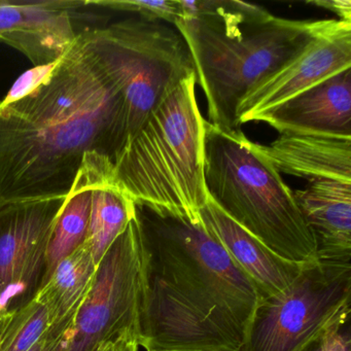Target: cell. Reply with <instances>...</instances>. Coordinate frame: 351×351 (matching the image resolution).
<instances>
[{"mask_svg":"<svg viewBox=\"0 0 351 351\" xmlns=\"http://www.w3.org/2000/svg\"><path fill=\"white\" fill-rule=\"evenodd\" d=\"M141 260L137 344L147 351H240L263 299L201 219L135 203Z\"/></svg>","mask_w":351,"mask_h":351,"instance_id":"cell-1","label":"cell"},{"mask_svg":"<svg viewBox=\"0 0 351 351\" xmlns=\"http://www.w3.org/2000/svg\"><path fill=\"white\" fill-rule=\"evenodd\" d=\"M126 143L122 95L77 34L44 85L0 106V205L67 197L89 154L114 164Z\"/></svg>","mask_w":351,"mask_h":351,"instance_id":"cell-2","label":"cell"},{"mask_svg":"<svg viewBox=\"0 0 351 351\" xmlns=\"http://www.w3.org/2000/svg\"><path fill=\"white\" fill-rule=\"evenodd\" d=\"M176 24L207 100L208 123L241 130L237 112L246 94L299 54L328 20L299 21L235 0H178Z\"/></svg>","mask_w":351,"mask_h":351,"instance_id":"cell-3","label":"cell"},{"mask_svg":"<svg viewBox=\"0 0 351 351\" xmlns=\"http://www.w3.org/2000/svg\"><path fill=\"white\" fill-rule=\"evenodd\" d=\"M196 75L184 80L147 119L112 164L110 182L135 203L193 221L209 197L205 186L206 122Z\"/></svg>","mask_w":351,"mask_h":351,"instance_id":"cell-4","label":"cell"},{"mask_svg":"<svg viewBox=\"0 0 351 351\" xmlns=\"http://www.w3.org/2000/svg\"><path fill=\"white\" fill-rule=\"evenodd\" d=\"M242 130L206 122L204 178L209 199L232 221L291 262L316 261V246L293 191L252 149Z\"/></svg>","mask_w":351,"mask_h":351,"instance_id":"cell-5","label":"cell"},{"mask_svg":"<svg viewBox=\"0 0 351 351\" xmlns=\"http://www.w3.org/2000/svg\"><path fill=\"white\" fill-rule=\"evenodd\" d=\"M80 34L122 95L127 143L195 73L188 46L171 24L129 18Z\"/></svg>","mask_w":351,"mask_h":351,"instance_id":"cell-6","label":"cell"},{"mask_svg":"<svg viewBox=\"0 0 351 351\" xmlns=\"http://www.w3.org/2000/svg\"><path fill=\"white\" fill-rule=\"evenodd\" d=\"M351 265L306 263L283 291L258 302L240 351H299L349 322Z\"/></svg>","mask_w":351,"mask_h":351,"instance_id":"cell-7","label":"cell"},{"mask_svg":"<svg viewBox=\"0 0 351 351\" xmlns=\"http://www.w3.org/2000/svg\"><path fill=\"white\" fill-rule=\"evenodd\" d=\"M141 260L134 217L100 261L87 299L67 335L66 351H95L104 341L132 334L138 341Z\"/></svg>","mask_w":351,"mask_h":351,"instance_id":"cell-8","label":"cell"},{"mask_svg":"<svg viewBox=\"0 0 351 351\" xmlns=\"http://www.w3.org/2000/svg\"><path fill=\"white\" fill-rule=\"evenodd\" d=\"M61 198L0 205V315L21 309L44 285L47 252Z\"/></svg>","mask_w":351,"mask_h":351,"instance_id":"cell-9","label":"cell"},{"mask_svg":"<svg viewBox=\"0 0 351 351\" xmlns=\"http://www.w3.org/2000/svg\"><path fill=\"white\" fill-rule=\"evenodd\" d=\"M351 69V23L328 20L309 44L252 88L238 108L240 124L258 117L328 77Z\"/></svg>","mask_w":351,"mask_h":351,"instance_id":"cell-10","label":"cell"},{"mask_svg":"<svg viewBox=\"0 0 351 351\" xmlns=\"http://www.w3.org/2000/svg\"><path fill=\"white\" fill-rule=\"evenodd\" d=\"M85 1L0 0V40L34 65L60 59L77 38L71 12Z\"/></svg>","mask_w":351,"mask_h":351,"instance_id":"cell-11","label":"cell"},{"mask_svg":"<svg viewBox=\"0 0 351 351\" xmlns=\"http://www.w3.org/2000/svg\"><path fill=\"white\" fill-rule=\"evenodd\" d=\"M280 134L351 139V69L340 71L258 117Z\"/></svg>","mask_w":351,"mask_h":351,"instance_id":"cell-12","label":"cell"},{"mask_svg":"<svg viewBox=\"0 0 351 351\" xmlns=\"http://www.w3.org/2000/svg\"><path fill=\"white\" fill-rule=\"evenodd\" d=\"M316 246V260L351 265V182L311 180L293 192Z\"/></svg>","mask_w":351,"mask_h":351,"instance_id":"cell-13","label":"cell"},{"mask_svg":"<svg viewBox=\"0 0 351 351\" xmlns=\"http://www.w3.org/2000/svg\"><path fill=\"white\" fill-rule=\"evenodd\" d=\"M203 225L219 240L237 266L256 283L263 298L289 287L304 265L291 262L232 221L210 199L200 210Z\"/></svg>","mask_w":351,"mask_h":351,"instance_id":"cell-14","label":"cell"},{"mask_svg":"<svg viewBox=\"0 0 351 351\" xmlns=\"http://www.w3.org/2000/svg\"><path fill=\"white\" fill-rule=\"evenodd\" d=\"M252 151L280 173L308 182H351V139L280 134L269 145L250 143Z\"/></svg>","mask_w":351,"mask_h":351,"instance_id":"cell-15","label":"cell"},{"mask_svg":"<svg viewBox=\"0 0 351 351\" xmlns=\"http://www.w3.org/2000/svg\"><path fill=\"white\" fill-rule=\"evenodd\" d=\"M96 270L91 248L86 242L57 265L34 299L48 312L50 326L73 324L91 291Z\"/></svg>","mask_w":351,"mask_h":351,"instance_id":"cell-16","label":"cell"},{"mask_svg":"<svg viewBox=\"0 0 351 351\" xmlns=\"http://www.w3.org/2000/svg\"><path fill=\"white\" fill-rule=\"evenodd\" d=\"M134 213V202L112 184L110 173L96 184L85 241L91 248L96 266Z\"/></svg>","mask_w":351,"mask_h":351,"instance_id":"cell-17","label":"cell"},{"mask_svg":"<svg viewBox=\"0 0 351 351\" xmlns=\"http://www.w3.org/2000/svg\"><path fill=\"white\" fill-rule=\"evenodd\" d=\"M50 328L48 312L36 300L0 315V351H27Z\"/></svg>","mask_w":351,"mask_h":351,"instance_id":"cell-18","label":"cell"},{"mask_svg":"<svg viewBox=\"0 0 351 351\" xmlns=\"http://www.w3.org/2000/svg\"><path fill=\"white\" fill-rule=\"evenodd\" d=\"M97 5L114 11L127 12L151 21H161L176 25L184 19L182 7L178 0L143 1V0H88L85 7Z\"/></svg>","mask_w":351,"mask_h":351,"instance_id":"cell-19","label":"cell"},{"mask_svg":"<svg viewBox=\"0 0 351 351\" xmlns=\"http://www.w3.org/2000/svg\"><path fill=\"white\" fill-rule=\"evenodd\" d=\"M59 61L60 59L49 64L34 66L29 71H25L23 75H20L7 96L0 101V106H5L19 101L26 96L30 95L40 86L44 85L52 77Z\"/></svg>","mask_w":351,"mask_h":351,"instance_id":"cell-20","label":"cell"},{"mask_svg":"<svg viewBox=\"0 0 351 351\" xmlns=\"http://www.w3.org/2000/svg\"><path fill=\"white\" fill-rule=\"evenodd\" d=\"M299 351H351L349 322L336 324L324 330Z\"/></svg>","mask_w":351,"mask_h":351,"instance_id":"cell-21","label":"cell"},{"mask_svg":"<svg viewBox=\"0 0 351 351\" xmlns=\"http://www.w3.org/2000/svg\"><path fill=\"white\" fill-rule=\"evenodd\" d=\"M71 326H50L27 351H56L66 341Z\"/></svg>","mask_w":351,"mask_h":351,"instance_id":"cell-22","label":"cell"},{"mask_svg":"<svg viewBox=\"0 0 351 351\" xmlns=\"http://www.w3.org/2000/svg\"><path fill=\"white\" fill-rule=\"evenodd\" d=\"M309 5H314L320 9L332 12L338 16L339 21L351 23V1L350 0H311L306 1Z\"/></svg>","mask_w":351,"mask_h":351,"instance_id":"cell-23","label":"cell"},{"mask_svg":"<svg viewBox=\"0 0 351 351\" xmlns=\"http://www.w3.org/2000/svg\"><path fill=\"white\" fill-rule=\"evenodd\" d=\"M133 341L137 343L136 338L132 334H124L118 338L104 341L95 351H127L129 344Z\"/></svg>","mask_w":351,"mask_h":351,"instance_id":"cell-24","label":"cell"},{"mask_svg":"<svg viewBox=\"0 0 351 351\" xmlns=\"http://www.w3.org/2000/svg\"><path fill=\"white\" fill-rule=\"evenodd\" d=\"M56 351H66V341H65L61 346H59V348L57 349Z\"/></svg>","mask_w":351,"mask_h":351,"instance_id":"cell-25","label":"cell"},{"mask_svg":"<svg viewBox=\"0 0 351 351\" xmlns=\"http://www.w3.org/2000/svg\"><path fill=\"white\" fill-rule=\"evenodd\" d=\"M135 344H137L135 341H133V342H131L130 344H129L128 348H127V351H131L132 350L133 346H134ZM138 345V344H137Z\"/></svg>","mask_w":351,"mask_h":351,"instance_id":"cell-26","label":"cell"},{"mask_svg":"<svg viewBox=\"0 0 351 351\" xmlns=\"http://www.w3.org/2000/svg\"><path fill=\"white\" fill-rule=\"evenodd\" d=\"M138 345L135 344L134 346H133L132 350L131 351H138Z\"/></svg>","mask_w":351,"mask_h":351,"instance_id":"cell-27","label":"cell"},{"mask_svg":"<svg viewBox=\"0 0 351 351\" xmlns=\"http://www.w3.org/2000/svg\"><path fill=\"white\" fill-rule=\"evenodd\" d=\"M174 351H204V350H174Z\"/></svg>","mask_w":351,"mask_h":351,"instance_id":"cell-28","label":"cell"}]
</instances>
